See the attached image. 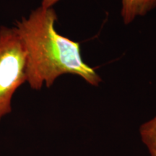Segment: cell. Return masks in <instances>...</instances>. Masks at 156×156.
<instances>
[{
  "label": "cell",
  "mask_w": 156,
  "mask_h": 156,
  "mask_svg": "<svg viewBox=\"0 0 156 156\" xmlns=\"http://www.w3.org/2000/svg\"><path fill=\"white\" fill-rule=\"evenodd\" d=\"M57 15L53 7H41L28 17L16 21L17 29L27 54V82L34 90L51 86L60 76L71 74L98 86L101 78L83 61L80 46L56 31Z\"/></svg>",
  "instance_id": "obj_1"
},
{
  "label": "cell",
  "mask_w": 156,
  "mask_h": 156,
  "mask_svg": "<svg viewBox=\"0 0 156 156\" xmlns=\"http://www.w3.org/2000/svg\"><path fill=\"white\" fill-rule=\"evenodd\" d=\"M156 7V0H122L123 22L129 24L137 17L145 16Z\"/></svg>",
  "instance_id": "obj_3"
},
{
  "label": "cell",
  "mask_w": 156,
  "mask_h": 156,
  "mask_svg": "<svg viewBox=\"0 0 156 156\" xmlns=\"http://www.w3.org/2000/svg\"><path fill=\"white\" fill-rule=\"evenodd\" d=\"M140 134L151 156H156V116L140 126Z\"/></svg>",
  "instance_id": "obj_4"
},
{
  "label": "cell",
  "mask_w": 156,
  "mask_h": 156,
  "mask_svg": "<svg viewBox=\"0 0 156 156\" xmlns=\"http://www.w3.org/2000/svg\"><path fill=\"white\" fill-rule=\"evenodd\" d=\"M27 54L15 27L0 28V122L12 112L16 90L27 82Z\"/></svg>",
  "instance_id": "obj_2"
},
{
  "label": "cell",
  "mask_w": 156,
  "mask_h": 156,
  "mask_svg": "<svg viewBox=\"0 0 156 156\" xmlns=\"http://www.w3.org/2000/svg\"><path fill=\"white\" fill-rule=\"evenodd\" d=\"M59 1H61V0H42L41 6L43 7H46V8L53 7V6Z\"/></svg>",
  "instance_id": "obj_5"
}]
</instances>
